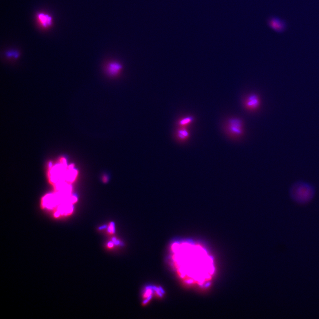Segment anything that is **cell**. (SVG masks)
Instances as JSON below:
<instances>
[{"label": "cell", "instance_id": "1", "mask_svg": "<svg viewBox=\"0 0 319 319\" xmlns=\"http://www.w3.org/2000/svg\"><path fill=\"white\" fill-rule=\"evenodd\" d=\"M174 250L178 272L188 283L206 285L211 279L215 268L211 257L204 248L196 244L185 243L174 245Z\"/></svg>", "mask_w": 319, "mask_h": 319}, {"label": "cell", "instance_id": "2", "mask_svg": "<svg viewBox=\"0 0 319 319\" xmlns=\"http://www.w3.org/2000/svg\"><path fill=\"white\" fill-rule=\"evenodd\" d=\"M289 193L292 200L295 202L305 204L313 200L315 194V189L308 183L300 181L292 185Z\"/></svg>", "mask_w": 319, "mask_h": 319}, {"label": "cell", "instance_id": "3", "mask_svg": "<svg viewBox=\"0 0 319 319\" xmlns=\"http://www.w3.org/2000/svg\"><path fill=\"white\" fill-rule=\"evenodd\" d=\"M225 130L227 135L233 138H238L243 135V121L238 118L229 119L226 122Z\"/></svg>", "mask_w": 319, "mask_h": 319}, {"label": "cell", "instance_id": "4", "mask_svg": "<svg viewBox=\"0 0 319 319\" xmlns=\"http://www.w3.org/2000/svg\"><path fill=\"white\" fill-rule=\"evenodd\" d=\"M266 23L270 29L279 34L285 31L287 27L286 21L274 16L268 17L266 20Z\"/></svg>", "mask_w": 319, "mask_h": 319}, {"label": "cell", "instance_id": "5", "mask_svg": "<svg viewBox=\"0 0 319 319\" xmlns=\"http://www.w3.org/2000/svg\"><path fill=\"white\" fill-rule=\"evenodd\" d=\"M260 98L258 95L255 93L250 94L245 99L244 106L247 110L254 111L259 108L260 106Z\"/></svg>", "mask_w": 319, "mask_h": 319}, {"label": "cell", "instance_id": "6", "mask_svg": "<svg viewBox=\"0 0 319 319\" xmlns=\"http://www.w3.org/2000/svg\"><path fill=\"white\" fill-rule=\"evenodd\" d=\"M122 69V66L121 64L116 61H113L108 64L106 71L109 75L115 76L120 72Z\"/></svg>", "mask_w": 319, "mask_h": 319}, {"label": "cell", "instance_id": "7", "mask_svg": "<svg viewBox=\"0 0 319 319\" xmlns=\"http://www.w3.org/2000/svg\"><path fill=\"white\" fill-rule=\"evenodd\" d=\"M37 17L44 27L47 28L50 26L52 24V18L49 15L40 13L38 14Z\"/></svg>", "mask_w": 319, "mask_h": 319}, {"label": "cell", "instance_id": "8", "mask_svg": "<svg viewBox=\"0 0 319 319\" xmlns=\"http://www.w3.org/2000/svg\"><path fill=\"white\" fill-rule=\"evenodd\" d=\"M177 138L182 141L187 140L189 137V132L188 129L184 127H182L177 131Z\"/></svg>", "mask_w": 319, "mask_h": 319}, {"label": "cell", "instance_id": "9", "mask_svg": "<svg viewBox=\"0 0 319 319\" xmlns=\"http://www.w3.org/2000/svg\"><path fill=\"white\" fill-rule=\"evenodd\" d=\"M194 121V118L193 116H188L180 121L179 124L182 126L184 127L187 125L191 124Z\"/></svg>", "mask_w": 319, "mask_h": 319}, {"label": "cell", "instance_id": "10", "mask_svg": "<svg viewBox=\"0 0 319 319\" xmlns=\"http://www.w3.org/2000/svg\"><path fill=\"white\" fill-rule=\"evenodd\" d=\"M153 293V291L151 289H148L145 291V293L143 294V298L145 299H148L151 297V295Z\"/></svg>", "mask_w": 319, "mask_h": 319}, {"label": "cell", "instance_id": "11", "mask_svg": "<svg viewBox=\"0 0 319 319\" xmlns=\"http://www.w3.org/2000/svg\"><path fill=\"white\" fill-rule=\"evenodd\" d=\"M7 56H13L15 58H16L18 57V56H19L18 52L15 51H10L7 52Z\"/></svg>", "mask_w": 319, "mask_h": 319}, {"label": "cell", "instance_id": "12", "mask_svg": "<svg viewBox=\"0 0 319 319\" xmlns=\"http://www.w3.org/2000/svg\"><path fill=\"white\" fill-rule=\"evenodd\" d=\"M114 231V226L113 223H111L108 226V232L111 234H113Z\"/></svg>", "mask_w": 319, "mask_h": 319}, {"label": "cell", "instance_id": "13", "mask_svg": "<svg viewBox=\"0 0 319 319\" xmlns=\"http://www.w3.org/2000/svg\"><path fill=\"white\" fill-rule=\"evenodd\" d=\"M103 181L104 183H106L108 181V177L106 175H104L103 177Z\"/></svg>", "mask_w": 319, "mask_h": 319}, {"label": "cell", "instance_id": "14", "mask_svg": "<svg viewBox=\"0 0 319 319\" xmlns=\"http://www.w3.org/2000/svg\"><path fill=\"white\" fill-rule=\"evenodd\" d=\"M114 245V244H113V243H111V242H110V243L107 244V247H108V248H110H110H113V245Z\"/></svg>", "mask_w": 319, "mask_h": 319}]
</instances>
